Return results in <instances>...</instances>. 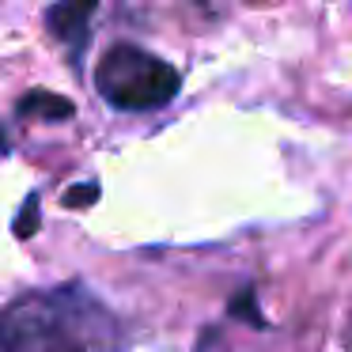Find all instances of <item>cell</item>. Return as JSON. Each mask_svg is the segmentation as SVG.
Masks as SVG:
<instances>
[{
  "mask_svg": "<svg viewBox=\"0 0 352 352\" xmlns=\"http://www.w3.org/2000/svg\"><path fill=\"white\" fill-rule=\"evenodd\" d=\"M95 91L114 110L144 114V110L167 107L182 91V72L133 42H118L95 65Z\"/></svg>",
  "mask_w": 352,
  "mask_h": 352,
  "instance_id": "2",
  "label": "cell"
},
{
  "mask_svg": "<svg viewBox=\"0 0 352 352\" xmlns=\"http://www.w3.org/2000/svg\"><path fill=\"white\" fill-rule=\"evenodd\" d=\"M16 114L19 118H38V122H69V118L76 114V107H72L65 95L34 87V91H27L23 99L16 102Z\"/></svg>",
  "mask_w": 352,
  "mask_h": 352,
  "instance_id": "4",
  "label": "cell"
},
{
  "mask_svg": "<svg viewBox=\"0 0 352 352\" xmlns=\"http://www.w3.org/2000/svg\"><path fill=\"white\" fill-rule=\"evenodd\" d=\"M8 144H12V140H8V133L0 129V152H8Z\"/></svg>",
  "mask_w": 352,
  "mask_h": 352,
  "instance_id": "8",
  "label": "cell"
},
{
  "mask_svg": "<svg viewBox=\"0 0 352 352\" xmlns=\"http://www.w3.org/2000/svg\"><path fill=\"white\" fill-rule=\"evenodd\" d=\"M95 16V0H84V4H54L46 8V27L57 42H65L72 54V65L80 69L84 61V46H87V23Z\"/></svg>",
  "mask_w": 352,
  "mask_h": 352,
  "instance_id": "3",
  "label": "cell"
},
{
  "mask_svg": "<svg viewBox=\"0 0 352 352\" xmlns=\"http://www.w3.org/2000/svg\"><path fill=\"white\" fill-rule=\"evenodd\" d=\"M114 314L80 284L27 292L0 311V352H118Z\"/></svg>",
  "mask_w": 352,
  "mask_h": 352,
  "instance_id": "1",
  "label": "cell"
},
{
  "mask_svg": "<svg viewBox=\"0 0 352 352\" xmlns=\"http://www.w3.org/2000/svg\"><path fill=\"white\" fill-rule=\"evenodd\" d=\"M235 318H246V322H254V326H265V318H261L258 311H254V288H243L235 299H231V307H228Z\"/></svg>",
  "mask_w": 352,
  "mask_h": 352,
  "instance_id": "6",
  "label": "cell"
},
{
  "mask_svg": "<svg viewBox=\"0 0 352 352\" xmlns=\"http://www.w3.org/2000/svg\"><path fill=\"white\" fill-rule=\"evenodd\" d=\"M65 208H87V205H95L99 201V186L95 182H80V186H72V190H65Z\"/></svg>",
  "mask_w": 352,
  "mask_h": 352,
  "instance_id": "7",
  "label": "cell"
},
{
  "mask_svg": "<svg viewBox=\"0 0 352 352\" xmlns=\"http://www.w3.org/2000/svg\"><path fill=\"white\" fill-rule=\"evenodd\" d=\"M38 208H42V201H38V193H31V197L19 205V216H16V223H12V231H16V239H31L34 231L42 228V216H38Z\"/></svg>",
  "mask_w": 352,
  "mask_h": 352,
  "instance_id": "5",
  "label": "cell"
}]
</instances>
